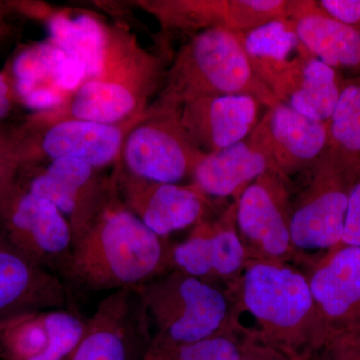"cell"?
Returning <instances> with one entry per match:
<instances>
[{"label": "cell", "mask_w": 360, "mask_h": 360, "mask_svg": "<svg viewBox=\"0 0 360 360\" xmlns=\"http://www.w3.org/2000/svg\"><path fill=\"white\" fill-rule=\"evenodd\" d=\"M317 6L323 13L360 32V0H319Z\"/></svg>", "instance_id": "obj_32"}, {"label": "cell", "mask_w": 360, "mask_h": 360, "mask_svg": "<svg viewBox=\"0 0 360 360\" xmlns=\"http://www.w3.org/2000/svg\"><path fill=\"white\" fill-rule=\"evenodd\" d=\"M16 103L33 92L60 90L70 96L87 79L84 65L49 40L23 47L7 65Z\"/></svg>", "instance_id": "obj_20"}, {"label": "cell", "mask_w": 360, "mask_h": 360, "mask_svg": "<svg viewBox=\"0 0 360 360\" xmlns=\"http://www.w3.org/2000/svg\"><path fill=\"white\" fill-rule=\"evenodd\" d=\"M229 295L255 319L248 330L290 356L304 359L330 335L304 272L286 262L248 260Z\"/></svg>", "instance_id": "obj_2"}, {"label": "cell", "mask_w": 360, "mask_h": 360, "mask_svg": "<svg viewBox=\"0 0 360 360\" xmlns=\"http://www.w3.org/2000/svg\"><path fill=\"white\" fill-rule=\"evenodd\" d=\"M342 72L311 58L274 89V96L297 112L328 122L335 112L345 84Z\"/></svg>", "instance_id": "obj_24"}, {"label": "cell", "mask_w": 360, "mask_h": 360, "mask_svg": "<svg viewBox=\"0 0 360 360\" xmlns=\"http://www.w3.org/2000/svg\"><path fill=\"white\" fill-rule=\"evenodd\" d=\"M23 167L20 148L11 131L0 132V213Z\"/></svg>", "instance_id": "obj_30"}, {"label": "cell", "mask_w": 360, "mask_h": 360, "mask_svg": "<svg viewBox=\"0 0 360 360\" xmlns=\"http://www.w3.org/2000/svg\"><path fill=\"white\" fill-rule=\"evenodd\" d=\"M295 0H227L224 28L248 32L270 21L290 18Z\"/></svg>", "instance_id": "obj_29"}, {"label": "cell", "mask_w": 360, "mask_h": 360, "mask_svg": "<svg viewBox=\"0 0 360 360\" xmlns=\"http://www.w3.org/2000/svg\"><path fill=\"white\" fill-rule=\"evenodd\" d=\"M124 75L120 68L115 70L110 65L103 77L85 80L63 105L66 112L63 120L72 118L116 125L134 115L141 108L144 94L149 90L135 86V82L150 85H155V82H135L122 77Z\"/></svg>", "instance_id": "obj_21"}, {"label": "cell", "mask_w": 360, "mask_h": 360, "mask_svg": "<svg viewBox=\"0 0 360 360\" xmlns=\"http://www.w3.org/2000/svg\"><path fill=\"white\" fill-rule=\"evenodd\" d=\"M153 340L150 322L135 288L104 296L82 340L65 360H143Z\"/></svg>", "instance_id": "obj_9"}, {"label": "cell", "mask_w": 360, "mask_h": 360, "mask_svg": "<svg viewBox=\"0 0 360 360\" xmlns=\"http://www.w3.org/2000/svg\"><path fill=\"white\" fill-rule=\"evenodd\" d=\"M257 127L277 172L288 179L307 172L329 146L328 122L307 117L283 103L267 108Z\"/></svg>", "instance_id": "obj_18"}, {"label": "cell", "mask_w": 360, "mask_h": 360, "mask_svg": "<svg viewBox=\"0 0 360 360\" xmlns=\"http://www.w3.org/2000/svg\"><path fill=\"white\" fill-rule=\"evenodd\" d=\"M172 248L125 206L112 179L73 234L60 278L75 304L79 295L136 288L172 269Z\"/></svg>", "instance_id": "obj_1"}, {"label": "cell", "mask_w": 360, "mask_h": 360, "mask_svg": "<svg viewBox=\"0 0 360 360\" xmlns=\"http://www.w3.org/2000/svg\"><path fill=\"white\" fill-rule=\"evenodd\" d=\"M290 20L315 58L338 71L360 75V32L333 20L316 1L295 0Z\"/></svg>", "instance_id": "obj_23"}, {"label": "cell", "mask_w": 360, "mask_h": 360, "mask_svg": "<svg viewBox=\"0 0 360 360\" xmlns=\"http://www.w3.org/2000/svg\"><path fill=\"white\" fill-rule=\"evenodd\" d=\"M155 13L169 27L180 30H208L224 27L227 0L165 1L155 4Z\"/></svg>", "instance_id": "obj_28"}, {"label": "cell", "mask_w": 360, "mask_h": 360, "mask_svg": "<svg viewBox=\"0 0 360 360\" xmlns=\"http://www.w3.org/2000/svg\"><path fill=\"white\" fill-rule=\"evenodd\" d=\"M238 33L253 72L272 94L298 66L314 58L298 37L290 18Z\"/></svg>", "instance_id": "obj_22"}, {"label": "cell", "mask_w": 360, "mask_h": 360, "mask_svg": "<svg viewBox=\"0 0 360 360\" xmlns=\"http://www.w3.org/2000/svg\"><path fill=\"white\" fill-rule=\"evenodd\" d=\"M240 360H302V359L290 356L281 350L265 345L246 328L243 356Z\"/></svg>", "instance_id": "obj_34"}, {"label": "cell", "mask_w": 360, "mask_h": 360, "mask_svg": "<svg viewBox=\"0 0 360 360\" xmlns=\"http://www.w3.org/2000/svg\"><path fill=\"white\" fill-rule=\"evenodd\" d=\"M246 328L240 322L221 333L184 345L151 341L143 360H240Z\"/></svg>", "instance_id": "obj_26"}, {"label": "cell", "mask_w": 360, "mask_h": 360, "mask_svg": "<svg viewBox=\"0 0 360 360\" xmlns=\"http://www.w3.org/2000/svg\"><path fill=\"white\" fill-rule=\"evenodd\" d=\"M340 245L360 248V174L350 194L349 205Z\"/></svg>", "instance_id": "obj_33"}, {"label": "cell", "mask_w": 360, "mask_h": 360, "mask_svg": "<svg viewBox=\"0 0 360 360\" xmlns=\"http://www.w3.org/2000/svg\"><path fill=\"white\" fill-rule=\"evenodd\" d=\"M16 101L4 70L0 71V122L13 112Z\"/></svg>", "instance_id": "obj_35"}, {"label": "cell", "mask_w": 360, "mask_h": 360, "mask_svg": "<svg viewBox=\"0 0 360 360\" xmlns=\"http://www.w3.org/2000/svg\"><path fill=\"white\" fill-rule=\"evenodd\" d=\"M302 360H360V330L330 333L321 347Z\"/></svg>", "instance_id": "obj_31"}, {"label": "cell", "mask_w": 360, "mask_h": 360, "mask_svg": "<svg viewBox=\"0 0 360 360\" xmlns=\"http://www.w3.org/2000/svg\"><path fill=\"white\" fill-rule=\"evenodd\" d=\"M291 202L290 234L298 253L340 245L350 194L360 174V155L329 146L307 170Z\"/></svg>", "instance_id": "obj_5"}, {"label": "cell", "mask_w": 360, "mask_h": 360, "mask_svg": "<svg viewBox=\"0 0 360 360\" xmlns=\"http://www.w3.org/2000/svg\"><path fill=\"white\" fill-rule=\"evenodd\" d=\"M236 94L255 97L266 110L278 103L253 72L240 34L212 27L181 47L160 104L181 106L202 97Z\"/></svg>", "instance_id": "obj_3"}, {"label": "cell", "mask_w": 360, "mask_h": 360, "mask_svg": "<svg viewBox=\"0 0 360 360\" xmlns=\"http://www.w3.org/2000/svg\"><path fill=\"white\" fill-rule=\"evenodd\" d=\"M264 108L250 96L202 97L180 106V122L193 146L210 155L248 139Z\"/></svg>", "instance_id": "obj_16"}, {"label": "cell", "mask_w": 360, "mask_h": 360, "mask_svg": "<svg viewBox=\"0 0 360 360\" xmlns=\"http://www.w3.org/2000/svg\"><path fill=\"white\" fill-rule=\"evenodd\" d=\"M77 310L25 312L0 319V359L65 360L84 335Z\"/></svg>", "instance_id": "obj_12"}, {"label": "cell", "mask_w": 360, "mask_h": 360, "mask_svg": "<svg viewBox=\"0 0 360 360\" xmlns=\"http://www.w3.org/2000/svg\"><path fill=\"white\" fill-rule=\"evenodd\" d=\"M269 170L277 172L264 134L257 127L245 141L203 156L191 179L206 196L238 200L246 187Z\"/></svg>", "instance_id": "obj_19"}, {"label": "cell", "mask_w": 360, "mask_h": 360, "mask_svg": "<svg viewBox=\"0 0 360 360\" xmlns=\"http://www.w3.org/2000/svg\"><path fill=\"white\" fill-rule=\"evenodd\" d=\"M135 290L148 312L153 342H196L240 322L229 290L181 270H168Z\"/></svg>", "instance_id": "obj_4"}, {"label": "cell", "mask_w": 360, "mask_h": 360, "mask_svg": "<svg viewBox=\"0 0 360 360\" xmlns=\"http://www.w3.org/2000/svg\"><path fill=\"white\" fill-rule=\"evenodd\" d=\"M248 255L236 222V202L221 217L201 220L191 236L172 245V269H179L210 283H224L231 290L240 277Z\"/></svg>", "instance_id": "obj_10"}, {"label": "cell", "mask_w": 360, "mask_h": 360, "mask_svg": "<svg viewBox=\"0 0 360 360\" xmlns=\"http://www.w3.org/2000/svg\"><path fill=\"white\" fill-rule=\"evenodd\" d=\"M113 181L125 206L162 238L200 224L210 205L207 196L193 184L149 181L127 170L116 175Z\"/></svg>", "instance_id": "obj_11"}, {"label": "cell", "mask_w": 360, "mask_h": 360, "mask_svg": "<svg viewBox=\"0 0 360 360\" xmlns=\"http://www.w3.org/2000/svg\"><path fill=\"white\" fill-rule=\"evenodd\" d=\"M307 262L305 276L329 333L360 330V248L338 245Z\"/></svg>", "instance_id": "obj_14"}, {"label": "cell", "mask_w": 360, "mask_h": 360, "mask_svg": "<svg viewBox=\"0 0 360 360\" xmlns=\"http://www.w3.org/2000/svg\"><path fill=\"white\" fill-rule=\"evenodd\" d=\"M236 202V222L248 260L290 264L298 252L290 234L292 191L288 177L269 170Z\"/></svg>", "instance_id": "obj_6"}, {"label": "cell", "mask_w": 360, "mask_h": 360, "mask_svg": "<svg viewBox=\"0 0 360 360\" xmlns=\"http://www.w3.org/2000/svg\"><path fill=\"white\" fill-rule=\"evenodd\" d=\"M18 179L27 191L51 201L65 215L72 233L89 219L108 184L96 181L94 168L72 158H54L37 172L26 165Z\"/></svg>", "instance_id": "obj_17"}, {"label": "cell", "mask_w": 360, "mask_h": 360, "mask_svg": "<svg viewBox=\"0 0 360 360\" xmlns=\"http://www.w3.org/2000/svg\"><path fill=\"white\" fill-rule=\"evenodd\" d=\"M13 7L8 4H0V44L11 32V25L9 23V13H13Z\"/></svg>", "instance_id": "obj_36"}, {"label": "cell", "mask_w": 360, "mask_h": 360, "mask_svg": "<svg viewBox=\"0 0 360 360\" xmlns=\"http://www.w3.org/2000/svg\"><path fill=\"white\" fill-rule=\"evenodd\" d=\"M26 165H37L39 155L52 160L77 158L94 169L112 162L122 153L125 134L118 125L66 118L49 125L40 135L14 130Z\"/></svg>", "instance_id": "obj_13"}, {"label": "cell", "mask_w": 360, "mask_h": 360, "mask_svg": "<svg viewBox=\"0 0 360 360\" xmlns=\"http://www.w3.org/2000/svg\"><path fill=\"white\" fill-rule=\"evenodd\" d=\"M54 309L77 310L63 279L23 255L0 232V319Z\"/></svg>", "instance_id": "obj_15"}, {"label": "cell", "mask_w": 360, "mask_h": 360, "mask_svg": "<svg viewBox=\"0 0 360 360\" xmlns=\"http://www.w3.org/2000/svg\"><path fill=\"white\" fill-rule=\"evenodd\" d=\"M49 41L84 65L87 79L103 77L111 58L110 37L92 16L56 13L47 20Z\"/></svg>", "instance_id": "obj_25"}, {"label": "cell", "mask_w": 360, "mask_h": 360, "mask_svg": "<svg viewBox=\"0 0 360 360\" xmlns=\"http://www.w3.org/2000/svg\"><path fill=\"white\" fill-rule=\"evenodd\" d=\"M0 232L26 257L60 277L72 248L70 221L51 201L27 191L18 177L0 213Z\"/></svg>", "instance_id": "obj_8"}, {"label": "cell", "mask_w": 360, "mask_h": 360, "mask_svg": "<svg viewBox=\"0 0 360 360\" xmlns=\"http://www.w3.org/2000/svg\"><path fill=\"white\" fill-rule=\"evenodd\" d=\"M122 153L127 172L162 184H179L191 177L205 155L182 127L180 106L161 104L127 135Z\"/></svg>", "instance_id": "obj_7"}, {"label": "cell", "mask_w": 360, "mask_h": 360, "mask_svg": "<svg viewBox=\"0 0 360 360\" xmlns=\"http://www.w3.org/2000/svg\"><path fill=\"white\" fill-rule=\"evenodd\" d=\"M328 127L329 146L360 155V75L345 77Z\"/></svg>", "instance_id": "obj_27"}]
</instances>
